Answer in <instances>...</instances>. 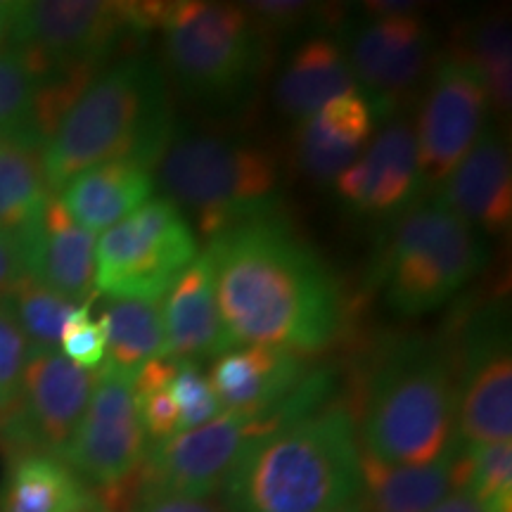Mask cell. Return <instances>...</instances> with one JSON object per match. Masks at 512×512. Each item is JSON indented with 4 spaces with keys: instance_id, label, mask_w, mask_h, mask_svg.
<instances>
[{
    "instance_id": "15",
    "label": "cell",
    "mask_w": 512,
    "mask_h": 512,
    "mask_svg": "<svg viewBox=\"0 0 512 512\" xmlns=\"http://www.w3.org/2000/svg\"><path fill=\"white\" fill-rule=\"evenodd\" d=\"M489 95L475 69L446 57L434 69L422 102L415 145L422 192H437L484 133Z\"/></svg>"
},
{
    "instance_id": "29",
    "label": "cell",
    "mask_w": 512,
    "mask_h": 512,
    "mask_svg": "<svg viewBox=\"0 0 512 512\" xmlns=\"http://www.w3.org/2000/svg\"><path fill=\"white\" fill-rule=\"evenodd\" d=\"M12 316L27 337L29 349H57L69 318L81 304L69 302L50 287L27 278L5 299Z\"/></svg>"
},
{
    "instance_id": "33",
    "label": "cell",
    "mask_w": 512,
    "mask_h": 512,
    "mask_svg": "<svg viewBox=\"0 0 512 512\" xmlns=\"http://www.w3.org/2000/svg\"><path fill=\"white\" fill-rule=\"evenodd\" d=\"M309 119L325 138L354 152H363L375 128L373 110L361 91L339 95L320 107L316 114H311Z\"/></svg>"
},
{
    "instance_id": "10",
    "label": "cell",
    "mask_w": 512,
    "mask_h": 512,
    "mask_svg": "<svg viewBox=\"0 0 512 512\" xmlns=\"http://www.w3.org/2000/svg\"><path fill=\"white\" fill-rule=\"evenodd\" d=\"M197 256V238L178 204L150 197L95 242V292L110 299H164Z\"/></svg>"
},
{
    "instance_id": "24",
    "label": "cell",
    "mask_w": 512,
    "mask_h": 512,
    "mask_svg": "<svg viewBox=\"0 0 512 512\" xmlns=\"http://www.w3.org/2000/svg\"><path fill=\"white\" fill-rule=\"evenodd\" d=\"M0 512H100L91 486L53 453L12 456L0 484Z\"/></svg>"
},
{
    "instance_id": "36",
    "label": "cell",
    "mask_w": 512,
    "mask_h": 512,
    "mask_svg": "<svg viewBox=\"0 0 512 512\" xmlns=\"http://www.w3.org/2000/svg\"><path fill=\"white\" fill-rule=\"evenodd\" d=\"M29 358V342L12 316L10 306L0 302V420L15 406L22 387L24 366Z\"/></svg>"
},
{
    "instance_id": "35",
    "label": "cell",
    "mask_w": 512,
    "mask_h": 512,
    "mask_svg": "<svg viewBox=\"0 0 512 512\" xmlns=\"http://www.w3.org/2000/svg\"><path fill=\"white\" fill-rule=\"evenodd\" d=\"M169 389L178 406V432L207 425L209 420L223 413L219 399L211 392L209 380L200 373L195 361H176Z\"/></svg>"
},
{
    "instance_id": "42",
    "label": "cell",
    "mask_w": 512,
    "mask_h": 512,
    "mask_svg": "<svg viewBox=\"0 0 512 512\" xmlns=\"http://www.w3.org/2000/svg\"><path fill=\"white\" fill-rule=\"evenodd\" d=\"M337 512H363V510L358 503H349V505H344V508H339Z\"/></svg>"
},
{
    "instance_id": "21",
    "label": "cell",
    "mask_w": 512,
    "mask_h": 512,
    "mask_svg": "<svg viewBox=\"0 0 512 512\" xmlns=\"http://www.w3.org/2000/svg\"><path fill=\"white\" fill-rule=\"evenodd\" d=\"M467 448L456 441L437 463L387 465L361 451L363 512H430L446 496L465 489Z\"/></svg>"
},
{
    "instance_id": "1",
    "label": "cell",
    "mask_w": 512,
    "mask_h": 512,
    "mask_svg": "<svg viewBox=\"0 0 512 512\" xmlns=\"http://www.w3.org/2000/svg\"><path fill=\"white\" fill-rule=\"evenodd\" d=\"M219 311L235 347L316 354L344 325V299L323 259L278 216L209 240Z\"/></svg>"
},
{
    "instance_id": "18",
    "label": "cell",
    "mask_w": 512,
    "mask_h": 512,
    "mask_svg": "<svg viewBox=\"0 0 512 512\" xmlns=\"http://www.w3.org/2000/svg\"><path fill=\"white\" fill-rule=\"evenodd\" d=\"M434 202L451 209L472 228L503 235L512 223V164L501 133L489 128L453 174L434 192Z\"/></svg>"
},
{
    "instance_id": "2",
    "label": "cell",
    "mask_w": 512,
    "mask_h": 512,
    "mask_svg": "<svg viewBox=\"0 0 512 512\" xmlns=\"http://www.w3.org/2000/svg\"><path fill=\"white\" fill-rule=\"evenodd\" d=\"M230 512H337L361 491L356 415L325 406L254 437L223 484Z\"/></svg>"
},
{
    "instance_id": "40",
    "label": "cell",
    "mask_w": 512,
    "mask_h": 512,
    "mask_svg": "<svg viewBox=\"0 0 512 512\" xmlns=\"http://www.w3.org/2000/svg\"><path fill=\"white\" fill-rule=\"evenodd\" d=\"M430 512H484V508L467 491H456L434 505Z\"/></svg>"
},
{
    "instance_id": "39",
    "label": "cell",
    "mask_w": 512,
    "mask_h": 512,
    "mask_svg": "<svg viewBox=\"0 0 512 512\" xmlns=\"http://www.w3.org/2000/svg\"><path fill=\"white\" fill-rule=\"evenodd\" d=\"M29 278L22 245L0 230V302L10 297Z\"/></svg>"
},
{
    "instance_id": "16",
    "label": "cell",
    "mask_w": 512,
    "mask_h": 512,
    "mask_svg": "<svg viewBox=\"0 0 512 512\" xmlns=\"http://www.w3.org/2000/svg\"><path fill=\"white\" fill-rule=\"evenodd\" d=\"M98 74L62 72L29 50L0 53V140L43 152L64 114Z\"/></svg>"
},
{
    "instance_id": "19",
    "label": "cell",
    "mask_w": 512,
    "mask_h": 512,
    "mask_svg": "<svg viewBox=\"0 0 512 512\" xmlns=\"http://www.w3.org/2000/svg\"><path fill=\"white\" fill-rule=\"evenodd\" d=\"M95 235L67 214L53 195L41 221L22 240L29 278L50 287L69 302L83 304L95 292Z\"/></svg>"
},
{
    "instance_id": "20",
    "label": "cell",
    "mask_w": 512,
    "mask_h": 512,
    "mask_svg": "<svg viewBox=\"0 0 512 512\" xmlns=\"http://www.w3.org/2000/svg\"><path fill=\"white\" fill-rule=\"evenodd\" d=\"M162 316L166 358L195 361L235 349L223 325L207 252L197 256L166 292Z\"/></svg>"
},
{
    "instance_id": "11",
    "label": "cell",
    "mask_w": 512,
    "mask_h": 512,
    "mask_svg": "<svg viewBox=\"0 0 512 512\" xmlns=\"http://www.w3.org/2000/svg\"><path fill=\"white\" fill-rule=\"evenodd\" d=\"M373 117L387 121L425 79L434 53V34L420 10L370 15L339 43Z\"/></svg>"
},
{
    "instance_id": "3",
    "label": "cell",
    "mask_w": 512,
    "mask_h": 512,
    "mask_svg": "<svg viewBox=\"0 0 512 512\" xmlns=\"http://www.w3.org/2000/svg\"><path fill=\"white\" fill-rule=\"evenodd\" d=\"M174 138L162 69L143 55L126 57L83 88L43 147L50 195L98 164L133 162L152 171Z\"/></svg>"
},
{
    "instance_id": "13",
    "label": "cell",
    "mask_w": 512,
    "mask_h": 512,
    "mask_svg": "<svg viewBox=\"0 0 512 512\" xmlns=\"http://www.w3.org/2000/svg\"><path fill=\"white\" fill-rule=\"evenodd\" d=\"M451 370L460 444H510L512 354L501 311H482L467 325L458 358H451Z\"/></svg>"
},
{
    "instance_id": "14",
    "label": "cell",
    "mask_w": 512,
    "mask_h": 512,
    "mask_svg": "<svg viewBox=\"0 0 512 512\" xmlns=\"http://www.w3.org/2000/svg\"><path fill=\"white\" fill-rule=\"evenodd\" d=\"M133 382L136 377L100 368L86 413L62 453L64 463L95 489H117L145 460V432Z\"/></svg>"
},
{
    "instance_id": "27",
    "label": "cell",
    "mask_w": 512,
    "mask_h": 512,
    "mask_svg": "<svg viewBox=\"0 0 512 512\" xmlns=\"http://www.w3.org/2000/svg\"><path fill=\"white\" fill-rule=\"evenodd\" d=\"M50 197L41 150L0 140V230L22 245L41 221Z\"/></svg>"
},
{
    "instance_id": "6",
    "label": "cell",
    "mask_w": 512,
    "mask_h": 512,
    "mask_svg": "<svg viewBox=\"0 0 512 512\" xmlns=\"http://www.w3.org/2000/svg\"><path fill=\"white\" fill-rule=\"evenodd\" d=\"M159 183L164 197L195 211L209 240L275 216L280 204V171L271 152L219 136L174 138L159 162Z\"/></svg>"
},
{
    "instance_id": "9",
    "label": "cell",
    "mask_w": 512,
    "mask_h": 512,
    "mask_svg": "<svg viewBox=\"0 0 512 512\" xmlns=\"http://www.w3.org/2000/svg\"><path fill=\"white\" fill-rule=\"evenodd\" d=\"M157 17L159 3L27 0L12 3L8 46L62 72L100 74L126 43L157 29Z\"/></svg>"
},
{
    "instance_id": "28",
    "label": "cell",
    "mask_w": 512,
    "mask_h": 512,
    "mask_svg": "<svg viewBox=\"0 0 512 512\" xmlns=\"http://www.w3.org/2000/svg\"><path fill=\"white\" fill-rule=\"evenodd\" d=\"M460 62L470 64L482 79L489 105L498 112H508L512 102V50L510 27L501 15L484 17L467 31L463 53L453 55Z\"/></svg>"
},
{
    "instance_id": "30",
    "label": "cell",
    "mask_w": 512,
    "mask_h": 512,
    "mask_svg": "<svg viewBox=\"0 0 512 512\" xmlns=\"http://www.w3.org/2000/svg\"><path fill=\"white\" fill-rule=\"evenodd\" d=\"M465 489L484 512H512V446H465Z\"/></svg>"
},
{
    "instance_id": "32",
    "label": "cell",
    "mask_w": 512,
    "mask_h": 512,
    "mask_svg": "<svg viewBox=\"0 0 512 512\" xmlns=\"http://www.w3.org/2000/svg\"><path fill=\"white\" fill-rule=\"evenodd\" d=\"M100 512H226L207 498L181 496L143 482L138 472L117 489L102 491L98 498Z\"/></svg>"
},
{
    "instance_id": "23",
    "label": "cell",
    "mask_w": 512,
    "mask_h": 512,
    "mask_svg": "<svg viewBox=\"0 0 512 512\" xmlns=\"http://www.w3.org/2000/svg\"><path fill=\"white\" fill-rule=\"evenodd\" d=\"M155 192V176L133 162H107L83 171L64 185L60 202L67 214L88 233H105Z\"/></svg>"
},
{
    "instance_id": "17",
    "label": "cell",
    "mask_w": 512,
    "mask_h": 512,
    "mask_svg": "<svg viewBox=\"0 0 512 512\" xmlns=\"http://www.w3.org/2000/svg\"><path fill=\"white\" fill-rule=\"evenodd\" d=\"M337 200L351 214L396 219L415 207L422 192L415 128L408 121H387L373 143L332 183Z\"/></svg>"
},
{
    "instance_id": "31",
    "label": "cell",
    "mask_w": 512,
    "mask_h": 512,
    "mask_svg": "<svg viewBox=\"0 0 512 512\" xmlns=\"http://www.w3.org/2000/svg\"><path fill=\"white\" fill-rule=\"evenodd\" d=\"M174 368V358H157L147 363L133 382L140 425L152 441L169 439L178 432V406L169 389Z\"/></svg>"
},
{
    "instance_id": "12",
    "label": "cell",
    "mask_w": 512,
    "mask_h": 512,
    "mask_svg": "<svg viewBox=\"0 0 512 512\" xmlns=\"http://www.w3.org/2000/svg\"><path fill=\"white\" fill-rule=\"evenodd\" d=\"M93 387V370L74 366L60 349H29L15 406L0 420V441L12 456L41 451L62 458Z\"/></svg>"
},
{
    "instance_id": "38",
    "label": "cell",
    "mask_w": 512,
    "mask_h": 512,
    "mask_svg": "<svg viewBox=\"0 0 512 512\" xmlns=\"http://www.w3.org/2000/svg\"><path fill=\"white\" fill-rule=\"evenodd\" d=\"M245 10L254 19L256 27L264 31V36L299 27L313 12L309 3H292V0H271V3L259 0V3L245 5Z\"/></svg>"
},
{
    "instance_id": "8",
    "label": "cell",
    "mask_w": 512,
    "mask_h": 512,
    "mask_svg": "<svg viewBox=\"0 0 512 512\" xmlns=\"http://www.w3.org/2000/svg\"><path fill=\"white\" fill-rule=\"evenodd\" d=\"M330 394L323 375H306L299 387L266 413L223 411L195 430L176 432L145 451L138 477L181 496L207 498L223 489L245 446L280 422L316 411Z\"/></svg>"
},
{
    "instance_id": "4",
    "label": "cell",
    "mask_w": 512,
    "mask_h": 512,
    "mask_svg": "<svg viewBox=\"0 0 512 512\" xmlns=\"http://www.w3.org/2000/svg\"><path fill=\"white\" fill-rule=\"evenodd\" d=\"M363 453L387 465H432L456 444L451 356L425 339L387 349L361 401Z\"/></svg>"
},
{
    "instance_id": "7",
    "label": "cell",
    "mask_w": 512,
    "mask_h": 512,
    "mask_svg": "<svg viewBox=\"0 0 512 512\" xmlns=\"http://www.w3.org/2000/svg\"><path fill=\"white\" fill-rule=\"evenodd\" d=\"M484 264L482 235L432 200L399 216L377 280L396 316L418 318L451 302Z\"/></svg>"
},
{
    "instance_id": "25",
    "label": "cell",
    "mask_w": 512,
    "mask_h": 512,
    "mask_svg": "<svg viewBox=\"0 0 512 512\" xmlns=\"http://www.w3.org/2000/svg\"><path fill=\"white\" fill-rule=\"evenodd\" d=\"M358 91L342 46L328 36H313L294 48L275 83V105L294 124L309 119L339 95Z\"/></svg>"
},
{
    "instance_id": "5",
    "label": "cell",
    "mask_w": 512,
    "mask_h": 512,
    "mask_svg": "<svg viewBox=\"0 0 512 512\" xmlns=\"http://www.w3.org/2000/svg\"><path fill=\"white\" fill-rule=\"evenodd\" d=\"M157 29L171 79L202 105H238L266 67V36L242 5L159 3Z\"/></svg>"
},
{
    "instance_id": "22",
    "label": "cell",
    "mask_w": 512,
    "mask_h": 512,
    "mask_svg": "<svg viewBox=\"0 0 512 512\" xmlns=\"http://www.w3.org/2000/svg\"><path fill=\"white\" fill-rule=\"evenodd\" d=\"M304 380L302 358L275 347H242L219 356L209 387L221 411L266 413L285 401Z\"/></svg>"
},
{
    "instance_id": "34",
    "label": "cell",
    "mask_w": 512,
    "mask_h": 512,
    "mask_svg": "<svg viewBox=\"0 0 512 512\" xmlns=\"http://www.w3.org/2000/svg\"><path fill=\"white\" fill-rule=\"evenodd\" d=\"M292 147L294 162L316 183H335V178L361 157V152H354L349 147H342L332 143L330 138H325L313 126L311 119L294 124Z\"/></svg>"
},
{
    "instance_id": "41",
    "label": "cell",
    "mask_w": 512,
    "mask_h": 512,
    "mask_svg": "<svg viewBox=\"0 0 512 512\" xmlns=\"http://www.w3.org/2000/svg\"><path fill=\"white\" fill-rule=\"evenodd\" d=\"M10 24H12V3H3V0H0V53H3L10 43Z\"/></svg>"
},
{
    "instance_id": "26",
    "label": "cell",
    "mask_w": 512,
    "mask_h": 512,
    "mask_svg": "<svg viewBox=\"0 0 512 512\" xmlns=\"http://www.w3.org/2000/svg\"><path fill=\"white\" fill-rule=\"evenodd\" d=\"M164 299H110L100 313L105 320L107 349L100 368L138 377L147 363L166 358Z\"/></svg>"
},
{
    "instance_id": "37",
    "label": "cell",
    "mask_w": 512,
    "mask_h": 512,
    "mask_svg": "<svg viewBox=\"0 0 512 512\" xmlns=\"http://www.w3.org/2000/svg\"><path fill=\"white\" fill-rule=\"evenodd\" d=\"M64 358L83 370H95L105 363L107 349V332L105 320L93 318L91 302H83L74 316L69 318L67 328L62 332L60 347Z\"/></svg>"
}]
</instances>
